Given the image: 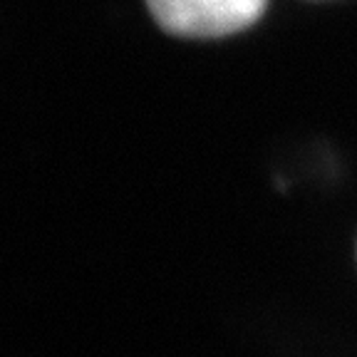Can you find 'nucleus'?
<instances>
[{"label":"nucleus","mask_w":357,"mask_h":357,"mask_svg":"<svg viewBox=\"0 0 357 357\" xmlns=\"http://www.w3.org/2000/svg\"><path fill=\"white\" fill-rule=\"evenodd\" d=\"M159 28L181 38H223L261 17L266 0H146Z\"/></svg>","instance_id":"1"}]
</instances>
